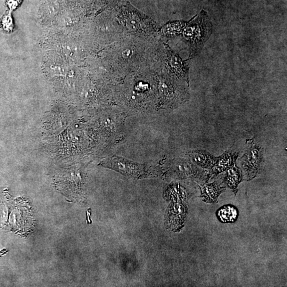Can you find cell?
I'll list each match as a JSON object with an SVG mask.
<instances>
[{
  "label": "cell",
  "mask_w": 287,
  "mask_h": 287,
  "mask_svg": "<svg viewBox=\"0 0 287 287\" xmlns=\"http://www.w3.org/2000/svg\"><path fill=\"white\" fill-rule=\"evenodd\" d=\"M102 165L122 175L134 178L144 177L147 174L144 166L120 157H113L106 159L102 163Z\"/></svg>",
  "instance_id": "3"
},
{
  "label": "cell",
  "mask_w": 287,
  "mask_h": 287,
  "mask_svg": "<svg viewBox=\"0 0 287 287\" xmlns=\"http://www.w3.org/2000/svg\"><path fill=\"white\" fill-rule=\"evenodd\" d=\"M218 213L219 218L221 222L224 223L235 222L239 215L236 208L231 206H226L220 208Z\"/></svg>",
  "instance_id": "10"
},
{
  "label": "cell",
  "mask_w": 287,
  "mask_h": 287,
  "mask_svg": "<svg viewBox=\"0 0 287 287\" xmlns=\"http://www.w3.org/2000/svg\"><path fill=\"white\" fill-rule=\"evenodd\" d=\"M242 177L241 170L234 166L227 170L225 181L230 188L236 191L242 181Z\"/></svg>",
  "instance_id": "9"
},
{
  "label": "cell",
  "mask_w": 287,
  "mask_h": 287,
  "mask_svg": "<svg viewBox=\"0 0 287 287\" xmlns=\"http://www.w3.org/2000/svg\"><path fill=\"white\" fill-rule=\"evenodd\" d=\"M169 194L172 199L182 200L186 197V193L183 187L179 185L171 186L168 190Z\"/></svg>",
  "instance_id": "11"
},
{
  "label": "cell",
  "mask_w": 287,
  "mask_h": 287,
  "mask_svg": "<svg viewBox=\"0 0 287 287\" xmlns=\"http://www.w3.org/2000/svg\"><path fill=\"white\" fill-rule=\"evenodd\" d=\"M201 198L207 203H215L218 201L219 195L225 190L216 183L204 184L200 187Z\"/></svg>",
  "instance_id": "7"
},
{
  "label": "cell",
  "mask_w": 287,
  "mask_h": 287,
  "mask_svg": "<svg viewBox=\"0 0 287 287\" xmlns=\"http://www.w3.org/2000/svg\"><path fill=\"white\" fill-rule=\"evenodd\" d=\"M189 156L196 165L204 169L213 168L217 160V157L204 150L191 152L189 153Z\"/></svg>",
  "instance_id": "5"
},
{
  "label": "cell",
  "mask_w": 287,
  "mask_h": 287,
  "mask_svg": "<svg viewBox=\"0 0 287 287\" xmlns=\"http://www.w3.org/2000/svg\"><path fill=\"white\" fill-rule=\"evenodd\" d=\"M238 157H239V153L234 151H227L219 157H217V162L213 168V172L218 174L233 167L235 166Z\"/></svg>",
  "instance_id": "6"
},
{
  "label": "cell",
  "mask_w": 287,
  "mask_h": 287,
  "mask_svg": "<svg viewBox=\"0 0 287 287\" xmlns=\"http://www.w3.org/2000/svg\"><path fill=\"white\" fill-rule=\"evenodd\" d=\"M186 209L183 205L175 204L170 210L169 219L174 228L181 226L186 215Z\"/></svg>",
  "instance_id": "8"
},
{
  "label": "cell",
  "mask_w": 287,
  "mask_h": 287,
  "mask_svg": "<svg viewBox=\"0 0 287 287\" xmlns=\"http://www.w3.org/2000/svg\"><path fill=\"white\" fill-rule=\"evenodd\" d=\"M241 161L246 176L252 179L259 173L264 165L263 149L258 145L252 144L244 153Z\"/></svg>",
  "instance_id": "2"
},
{
  "label": "cell",
  "mask_w": 287,
  "mask_h": 287,
  "mask_svg": "<svg viewBox=\"0 0 287 287\" xmlns=\"http://www.w3.org/2000/svg\"><path fill=\"white\" fill-rule=\"evenodd\" d=\"M177 169L182 175L188 176L194 172V168L192 165L186 162H182L178 165Z\"/></svg>",
  "instance_id": "12"
},
{
  "label": "cell",
  "mask_w": 287,
  "mask_h": 287,
  "mask_svg": "<svg viewBox=\"0 0 287 287\" xmlns=\"http://www.w3.org/2000/svg\"><path fill=\"white\" fill-rule=\"evenodd\" d=\"M167 67L172 76L188 81V68L187 64L180 57L170 50H168Z\"/></svg>",
  "instance_id": "4"
},
{
  "label": "cell",
  "mask_w": 287,
  "mask_h": 287,
  "mask_svg": "<svg viewBox=\"0 0 287 287\" xmlns=\"http://www.w3.org/2000/svg\"><path fill=\"white\" fill-rule=\"evenodd\" d=\"M212 34V24L207 12L202 10L184 31V37L190 43V59L201 52Z\"/></svg>",
  "instance_id": "1"
}]
</instances>
